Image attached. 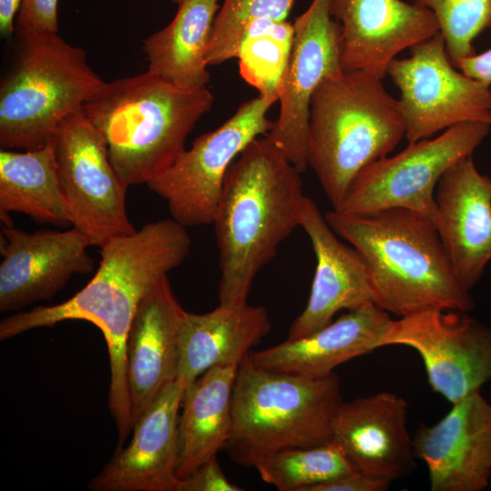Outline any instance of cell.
<instances>
[{"label":"cell","instance_id":"8","mask_svg":"<svg viewBox=\"0 0 491 491\" xmlns=\"http://www.w3.org/2000/svg\"><path fill=\"white\" fill-rule=\"evenodd\" d=\"M490 129L486 123H464L437 136L408 143L396 155L382 157L363 168L334 210L363 214L400 207L416 211L435 223V194L440 178L456 163L472 155Z\"/></svg>","mask_w":491,"mask_h":491},{"label":"cell","instance_id":"31","mask_svg":"<svg viewBox=\"0 0 491 491\" xmlns=\"http://www.w3.org/2000/svg\"><path fill=\"white\" fill-rule=\"evenodd\" d=\"M224 474L217 456H214L184 479L177 480L175 491H242Z\"/></svg>","mask_w":491,"mask_h":491},{"label":"cell","instance_id":"20","mask_svg":"<svg viewBox=\"0 0 491 491\" xmlns=\"http://www.w3.org/2000/svg\"><path fill=\"white\" fill-rule=\"evenodd\" d=\"M300 227L311 241L316 266L307 304L290 326L287 339L322 328L340 310L348 311L373 302L367 270L360 254L337 238L308 196L304 203Z\"/></svg>","mask_w":491,"mask_h":491},{"label":"cell","instance_id":"30","mask_svg":"<svg viewBox=\"0 0 491 491\" xmlns=\"http://www.w3.org/2000/svg\"><path fill=\"white\" fill-rule=\"evenodd\" d=\"M436 15L446 51L455 65L476 54L473 43L491 29V0H413Z\"/></svg>","mask_w":491,"mask_h":491},{"label":"cell","instance_id":"2","mask_svg":"<svg viewBox=\"0 0 491 491\" xmlns=\"http://www.w3.org/2000/svg\"><path fill=\"white\" fill-rule=\"evenodd\" d=\"M301 172L266 136L231 164L213 225L219 249V304L243 305L257 273L300 226Z\"/></svg>","mask_w":491,"mask_h":491},{"label":"cell","instance_id":"5","mask_svg":"<svg viewBox=\"0 0 491 491\" xmlns=\"http://www.w3.org/2000/svg\"><path fill=\"white\" fill-rule=\"evenodd\" d=\"M404 136L398 100L382 78L340 70L321 82L310 103L306 161L333 209L358 173L387 156Z\"/></svg>","mask_w":491,"mask_h":491},{"label":"cell","instance_id":"12","mask_svg":"<svg viewBox=\"0 0 491 491\" xmlns=\"http://www.w3.org/2000/svg\"><path fill=\"white\" fill-rule=\"evenodd\" d=\"M395 345L419 354L431 388L452 405L491 380V327L466 312L433 308L392 320L382 346Z\"/></svg>","mask_w":491,"mask_h":491},{"label":"cell","instance_id":"26","mask_svg":"<svg viewBox=\"0 0 491 491\" xmlns=\"http://www.w3.org/2000/svg\"><path fill=\"white\" fill-rule=\"evenodd\" d=\"M22 213L35 222L72 226L53 139L31 150H0V215Z\"/></svg>","mask_w":491,"mask_h":491},{"label":"cell","instance_id":"9","mask_svg":"<svg viewBox=\"0 0 491 491\" xmlns=\"http://www.w3.org/2000/svg\"><path fill=\"white\" fill-rule=\"evenodd\" d=\"M273 104L260 95L243 103L145 184L166 201L174 220L185 227L214 223L227 170L248 144L269 132L273 121L267 112Z\"/></svg>","mask_w":491,"mask_h":491},{"label":"cell","instance_id":"34","mask_svg":"<svg viewBox=\"0 0 491 491\" xmlns=\"http://www.w3.org/2000/svg\"><path fill=\"white\" fill-rule=\"evenodd\" d=\"M455 65L466 75L491 85V47L483 53L461 58Z\"/></svg>","mask_w":491,"mask_h":491},{"label":"cell","instance_id":"33","mask_svg":"<svg viewBox=\"0 0 491 491\" xmlns=\"http://www.w3.org/2000/svg\"><path fill=\"white\" fill-rule=\"evenodd\" d=\"M390 481L359 470L312 486L308 491H385Z\"/></svg>","mask_w":491,"mask_h":491},{"label":"cell","instance_id":"3","mask_svg":"<svg viewBox=\"0 0 491 491\" xmlns=\"http://www.w3.org/2000/svg\"><path fill=\"white\" fill-rule=\"evenodd\" d=\"M325 218L360 254L373 302L381 309L399 317L433 308L474 309L428 217L392 207L363 214L332 209Z\"/></svg>","mask_w":491,"mask_h":491},{"label":"cell","instance_id":"21","mask_svg":"<svg viewBox=\"0 0 491 491\" xmlns=\"http://www.w3.org/2000/svg\"><path fill=\"white\" fill-rule=\"evenodd\" d=\"M183 309L168 277L138 305L125 349L133 426L161 391L177 379L178 324Z\"/></svg>","mask_w":491,"mask_h":491},{"label":"cell","instance_id":"18","mask_svg":"<svg viewBox=\"0 0 491 491\" xmlns=\"http://www.w3.org/2000/svg\"><path fill=\"white\" fill-rule=\"evenodd\" d=\"M185 383L168 384L135 422L134 435L90 481L93 491H175L177 425Z\"/></svg>","mask_w":491,"mask_h":491},{"label":"cell","instance_id":"4","mask_svg":"<svg viewBox=\"0 0 491 491\" xmlns=\"http://www.w3.org/2000/svg\"><path fill=\"white\" fill-rule=\"evenodd\" d=\"M213 103L206 85L182 86L145 71L104 83L82 109L130 186L146 184L182 155L187 136Z\"/></svg>","mask_w":491,"mask_h":491},{"label":"cell","instance_id":"6","mask_svg":"<svg viewBox=\"0 0 491 491\" xmlns=\"http://www.w3.org/2000/svg\"><path fill=\"white\" fill-rule=\"evenodd\" d=\"M343 402L335 373L312 377L263 368L246 358L235 376L225 449L236 463L256 467L276 452L326 444L333 440Z\"/></svg>","mask_w":491,"mask_h":491},{"label":"cell","instance_id":"22","mask_svg":"<svg viewBox=\"0 0 491 491\" xmlns=\"http://www.w3.org/2000/svg\"><path fill=\"white\" fill-rule=\"evenodd\" d=\"M392 320L387 312L369 302L309 335L252 351L247 359L270 370L326 376L338 366L383 347Z\"/></svg>","mask_w":491,"mask_h":491},{"label":"cell","instance_id":"16","mask_svg":"<svg viewBox=\"0 0 491 491\" xmlns=\"http://www.w3.org/2000/svg\"><path fill=\"white\" fill-rule=\"evenodd\" d=\"M431 491H483L491 479V403L480 392L456 404L433 426L413 436Z\"/></svg>","mask_w":491,"mask_h":491},{"label":"cell","instance_id":"28","mask_svg":"<svg viewBox=\"0 0 491 491\" xmlns=\"http://www.w3.org/2000/svg\"><path fill=\"white\" fill-rule=\"evenodd\" d=\"M255 468L264 482L279 491H308L357 470L334 439L319 446L276 452Z\"/></svg>","mask_w":491,"mask_h":491},{"label":"cell","instance_id":"25","mask_svg":"<svg viewBox=\"0 0 491 491\" xmlns=\"http://www.w3.org/2000/svg\"><path fill=\"white\" fill-rule=\"evenodd\" d=\"M220 0H184L173 20L143 42L147 71L182 86L206 85L205 55Z\"/></svg>","mask_w":491,"mask_h":491},{"label":"cell","instance_id":"7","mask_svg":"<svg viewBox=\"0 0 491 491\" xmlns=\"http://www.w3.org/2000/svg\"><path fill=\"white\" fill-rule=\"evenodd\" d=\"M18 51L0 84V145L31 150L53 139L104 81L85 51L56 32L15 27Z\"/></svg>","mask_w":491,"mask_h":491},{"label":"cell","instance_id":"19","mask_svg":"<svg viewBox=\"0 0 491 491\" xmlns=\"http://www.w3.org/2000/svg\"><path fill=\"white\" fill-rule=\"evenodd\" d=\"M407 415V401L391 392L344 401L335 418L333 439L357 470L392 482L416 466Z\"/></svg>","mask_w":491,"mask_h":491},{"label":"cell","instance_id":"14","mask_svg":"<svg viewBox=\"0 0 491 491\" xmlns=\"http://www.w3.org/2000/svg\"><path fill=\"white\" fill-rule=\"evenodd\" d=\"M90 246L89 237L74 226L27 232L3 225L0 312L50 300L74 275L92 272Z\"/></svg>","mask_w":491,"mask_h":491},{"label":"cell","instance_id":"35","mask_svg":"<svg viewBox=\"0 0 491 491\" xmlns=\"http://www.w3.org/2000/svg\"><path fill=\"white\" fill-rule=\"evenodd\" d=\"M22 0H0V33L9 37L15 31V15L19 11Z\"/></svg>","mask_w":491,"mask_h":491},{"label":"cell","instance_id":"1","mask_svg":"<svg viewBox=\"0 0 491 491\" xmlns=\"http://www.w3.org/2000/svg\"><path fill=\"white\" fill-rule=\"evenodd\" d=\"M190 246L186 227L173 218L147 223L104 244L97 271L72 297L55 306L18 311L0 322L1 341L66 320L87 321L102 332L111 369L108 406L118 446L133 430L125 362L132 321L141 300L184 262Z\"/></svg>","mask_w":491,"mask_h":491},{"label":"cell","instance_id":"13","mask_svg":"<svg viewBox=\"0 0 491 491\" xmlns=\"http://www.w3.org/2000/svg\"><path fill=\"white\" fill-rule=\"evenodd\" d=\"M291 55L279 95V113L266 135L301 172L307 169L306 142L312 96L329 75L342 70L340 27L329 0H312L296 19Z\"/></svg>","mask_w":491,"mask_h":491},{"label":"cell","instance_id":"24","mask_svg":"<svg viewBox=\"0 0 491 491\" xmlns=\"http://www.w3.org/2000/svg\"><path fill=\"white\" fill-rule=\"evenodd\" d=\"M238 366H215L185 385L177 425L176 478L184 479L225 448L232 431Z\"/></svg>","mask_w":491,"mask_h":491},{"label":"cell","instance_id":"15","mask_svg":"<svg viewBox=\"0 0 491 491\" xmlns=\"http://www.w3.org/2000/svg\"><path fill=\"white\" fill-rule=\"evenodd\" d=\"M340 27L343 71L366 72L382 79L405 49L440 33L434 13L404 0H329Z\"/></svg>","mask_w":491,"mask_h":491},{"label":"cell","instance_id":"23","mask_svg":"<svg viewBox=\"0 0 491 491\" xmlns=\"http://www.w3.org/2000/svg\"><path fill=\"white\" fill-rule=\"evenodd\" d=\"M270 329L267 311L248 303L219 304L205 314L183 309L178 324L177 378L186 385L212 367L239 366Z\"/></svg>","mask_w":491,"mask_h":491},{"label":"cell","instance_id":"36","mask_svg":"<svg viewBox=\"0 0 491 491\" xmlns=\"http://www.w3.org/2000/svg\"><path fill=\"white\" fill-rule=\"evenodd\" d=\"M171 1L174 2V3H175V4H177V5H179V4H181L184 0H171Z\"/></svg>","mask_w":491,"mask_h":491},{"label":"cell","instance_id":"11","mask_svg":"<svg viewBox=\"0 0 491 491\" xmlns=\"http://www.w3.org/2000/svg\"><path fill=\"white\" fill-rule=\"evenodd\" d=\"M53 142L72 226L99 247L113 237L135 232L126 211L128 185L115 171L104 137L82 107L59 124Z\"/></svg>","mask_w":491,"mask_h":491},{"label":"cell","instance_id":"32","mask_svg":"<svg viewBox=\"0 0 491 491\" xmlns=\"http://www.w3.org/2000/svg\"><path fill=\"white\" fill-rule=\"evenodd\" d=\"M58 0H22L15 27L58 32Z\"/></svg>","mask_w":491,"mask_h":491},{"label":"cell","instance_id":"29","mask_svg":"<svg viewBox=\"0 0 491 491\" xmlns=\"http://www.w3.org/2000/svg\"><path fill=\"white\" fill-rule=\"evenodd\" d=\"M295 0H224L211 31L208 65L235 58L247 26L258 19L286 20Z\"/></svg>","mask_w":491,"mask_h":491},{"label":"cell","instance_id":"17","mask_svg":"<svg viewBox=\"0 0 491 491\" xmlns=\"http://www.w3.org/2000/svg\"><path fill=\"white\" fill-rule=\"evenodd\" d=\"M435 197V225L457 279L470 292L491 261V177L466 156L444 173Z\"/></svg>","mask_w":491,"mask_h":491},{"label":"cell","instance_id":"27","mask_svg":"<svg viewBox=\"0 0 491 491\" xmlns=\"http://www.w3.org/2000/svg\"><path fill=\"white\" fill-rule=\"evenodd\" d=\"M294 33V25L286 20H256L247 26L235 57L241 77L275 103L288 66Z\"/></svg>","mask_w":491,"mask_h":491},{"label":"cell","instance_id":"10","mask_svg":"<svg viewBox=\"0 0 491 491\" xmlns=\"http://www.w3.org/2000/svg\"><path fill=\"white\" fill-rule=\"evenodd\" d=\"M386 75L400 93L408 143L464 123L491 125L490 85L456 70L440 33L412 46L409 56L395 58Z\"/></svg>","mask_w":491,"mask_h":491}]
</instances>
